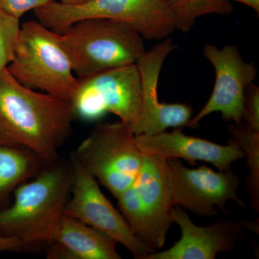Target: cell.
<instances>
[{"mask_svg":"<svg viewBox=\"0 0 259 259\" xmlns=\"http://www.w3.org/2000/svg\"><path fill=\"white\" fill-rule=\"evenodd\" d=\"M92 0H60L61 4L66 5V6L76 7L87 4Z\"/></svg>","mask_w":259,"mask_h":259,"instance_id":"obj_23","label":"cell"},{"mask_svg":"<svg viewBox=\"0 0 259 259\" xmlns=\"http://www.w3.org/2000/svg\"><path fill=\"white\" fill-rule=\"evenodd\" d=\"M75 117L70 102L35 92L0 69V144L26 148L47 164L59 159Z\"/></svg>","mask_w":259,"mask_h":259,"instance_id":"obj_1","label":"cell"},{"mask_svg":"<svg viewBox=\"0 0 259 259\" xmlns=\"http://www.w3.org/2000/svg\"><path fill=\"white\" fill-rule=\"evenodd\" d=\"M141 95L139 68L130 64L78 78L70 104L75 117L95 121L112 113L134 132L141 115Z\"/></svg>","mask_w":259,"mask_h":259,"instance_id":"obj_7","label":"cell"},{"mask_svg":"<svg viewBox=\"0 0 259 259\" xmlns=\"http://www.w3.org/2000/svg\"><path fill=\"white\" fill-rule=\"evenodd\" d=\"M203 54L214 67L215 82L208 101L195 117H192L188 127H198L200 120L213 112H221L227 122L241 123L245 90L257 77L256 67L245 62L235 46L220 49L207 44Z\"/></svg>","mask_w":259,"mask_h":259,"instance_id":"obj_10","label":"cell"},{"mask_svg":"<svg viewBox=\"0 0 259 259\" xmlns=\"http://www.w3.org/2000/svg\"><path fill=\"white\" fill-rule=\"evenodd\" d=\"M117 242L106 233L64 214L49 259H121Z\"/></svg>","mask_w":259,"mask_h":259,"instance_id":"obj_15","label":"cell"},{"mask_svg":"<svg viewBox=\"0 0 259 259\" xmlns=\"http://www.w3.org/2000/svg\"><path fill=\"white\" fill-rule=\"evenodd\" d=\"M7 69L19 82L70 102L78 84L57 32L39 21L21 25L14 59Z\"/></svg>","mask_w":259,"mask_h":259,"instance_id":"obj_4","label":"cell"},{"mask_svg":"<svg viewBox=\"0 0 259 259\" xmlns=\"http://www.w3.org/2000/svg\"><path fill=\"white\" fill-rule=\"evenodd\" d=\"M232 139L241 148L248 164L245 188L249 194L250 207L259 212V131L250 128L243 122L228 127Z\"/></svg>","mask_w":259,"mask_h":259,"instance_id":"obj_17","label":"cell"},{"mask_svg":"<svg viewBox=\"0 0 259 259\" xmlns=\"http://www.w3.org/2000/svg\"><path fill=\"white\" fill-rule=\"evenodd\" d=\"M146 227L145 245L153 252L161 249L174 223L171 186L166 160L144 155L142 166L134 182Z\"/></svg>","mask_w":259,"mask_h":259,"instance_id":"obj_12","label":"cell"},{"mask_svg":"<svg viewBox=\"0 0 259 259\" xmlns=\"http://www.w3.org/2000/svg\"><path fill=\"white\" fill-rule=\"evenodd\" d=\"M241 122L259 131V88L253 83L248 85L245 90Z\"/></svg>","mask_w":259,"mask_h":259,"instance_id":"obj_20","label":"cell"},{"mask_svg":"<svg viewBox=\"0 0 259 259\" xmlns=\"http://www.w3.org/2000/svg\"><path fill=\"white\" fill-rule=\"evenodd\" d=\"M29 250L23 242L15 237H8L0 234V253L3 252H20Z\"/></svg>","mask_w":259,"mask_h":259,"instance_id":"obj_22","label":"cell"},{"mask_svg":"<svg viewBox=\"0 0 259 259\" xmlns=\"http://www.w3.org/2000/svg\"><path fill=\"white\" fill-rule=\"evenodd\" d=\"M73 181L71 197L65 214L111 236L125 247L136 258L141 259L152 250L137 238L120 211L102 193L99 182L82 167L71 161Z\"/></svg>","mask_w":259,"mask_h":259,"instance_id":"obj_9","label":"cell"},{"mask_svg":"<svg viewBox=\"0 0 259 259\" xmlns=\"http://www.w3.org/2000/svg\"><path fill=\"white\" fill-rule=\"evenodd\" d=\"M47 165L26 148L0 144V209L15 189Z\"/></svg>","mask_w":259,"mask_h":259,"instance_id":"obj_16","label":"cell"},{"mask_svg":"<svg viewBox=\"0 0 259 259\" xmlns=\"http://www.w3.org/2000/svg\"><path fill=\"white\" fill-rule=\"evenodd\" d=\"M171 10L176 30L190 31L196 20L206 15H228L233 7L228 0H165Z\"/></svg>","mask_w":259,"mask_h":259,"instance_id":"obj_18","label":"cell"},{"mask_svg":"<svg viewBox=\"0 0 259 259\" xmlns=\"http://www.w3.org/2000/svg\"><path fill=\"white\" fill-rule=\"evenodd\" d=\"M40 23L57 33L88 18H105L132 25L143 38L163 40L176 30L165 0H92L71 7L55 0L34 10Z\"/></svg>","mask_w":259,"mask_h":259,"instance_id":"obj_6","label":"cell"},{"mask_svg":"<svg viewBox=\"0 0 259 259\" xmlns=\"http://www.w3.org/2000/svg\"><path fill=\"white\" fill-rule=\"evenodd\" d=\"M54 0H0V8L20 18L27 12L45 6Z\"/></svg>","mask_w":259,"mask_h":259,"instance_id":"obj_21","label":"cell"},{"mask_svg":"<svg viewBox=\"0 0 259 259\" xmlns=\"http://www.w3.org/2000/svg\"><path fill=\"white\" fill-rule=\"evenodd\" d=\"M231 1V0H228ZM234 1L238 2V3H243L247 6L250 7L255 11H259V0H234Z\"/></svg>","mask_w":259,"mask_h":259,"instance_id":"obj_24","label":"cell"},{"mask_svg":"<svg viewBox=\"0 0 259 259\" xmlns=\"http://www.w3.org/2000/svg\"><path fill=\"white\" fill-rule=\"evenodd\" d=\"M20 31V18L0 8V69H6L14 59Z\"/></svg>","mask_w":259,"mask_h":259,"instance_id":"obj_19","label":"cell"},{"mask_svg":"<svg viewBox=\"0 0 259 259\" xmlns=\"http://www.w3.org/2000/svg\"><path fill=\"white\" fill-rule=\"evenodd\" d=\"M177 49L170 38L161 40L151 50L146 51L137 61L141 76V110L136 136L156 135L168 127H188L192 117V109L182 103H161L158 97V84L163 63Z\"/></svg>","mask_w":259,"mask_h":259,"instance_id":"obj_11","label":"cell"},{"mask_svg":"<svg viewBox=\"0 0 259 259\" xmlns=\"http://www.w3.org/2000/svg\"><path fill=\"white\" fill-rule=\"evenodd\" d=\"M57 35L79 79L136 64L146 51L132 25L109 19H83Z\"/></svg>","mask_w":259,"mask_h":259,"instance_id":"obj_3","label":"cell"},{"mask_svg":"<svg viewBox=\"0 0 259 259\" xmlns=\"http://www.w3.org/2000/svg\"><path fill=\"white\" fill-rule=\"evenodd\" d=\"M144 155L136 144V135L119 120L97 123L71 153L70 160L117 199L136 182Z\"/></svg>","mask_w":259,"mask_h":259,"instance_id":"obj_5","label":"cell"},{"mask_svg":"<svg viewBox=\"0 0 259 259\" xmlns=\"http://www.w3.org/2000/svg\"><path fill=\"white\" fill-rule=\"evenodd\" d=\"M136 144L144 154L163 159H182L195 165L197 161L211 163L218 171L231 169L235 161L244 158V153L236 141L229 139L226 146L184 134L181 127L171 132L136 136Z\"/></svg>","mask_w":259,"mask_h":259,"instance_id":"obj_13","label":"cell"},{"mask_svg":"<svg viewBox=\"0 0 259 259\" xmlns=\"http://www.w3.org/2000/svg\"><path fill=\"white\" fill-rule=\"evenodd\" d=\"M166 163L174 205L210 217L218 214L214 206L228 213L226 204L229 200L245 207L237 195L241 182L231 169L215 171L207 166L190 168L178 159Z\"/></svg>","mask_w":259,"mask_h":259,"instance_id":"obj_8","label":"cell"},{"mask_svg":"<svg viewBox=\"0 0 259 259\" xmlns=\"http://www.w3.org/2000/svg\"><path fill=\"white\" fill-rule=\"evenodd\" d=\"M71 160L46 165L41 171L19 185L14 202L0 209V234L15 237L29 250L55 239L71 194Z\"/></svg>","mask_w":259,"mask_h":259,"instance_id":"obj_2","label":"cell"},{"mask_svg":"<svg viewBox=\"0 0 259 259\" xmlns=\"http://www.w3.org/2000/svg\"><path fill=\"white\" fill-rule=\"evenodd\" d=\"M172 217L180 228V241L169 249L148 253L141 259H214L218 253L233 250L243 233L239 224L228 220L207 227L196 226L179 206L174 207Z\"/></svg>","mask_w":259,"mask_h":259,"instance_id":"obj_14","label":"cell"}]
</instances>
